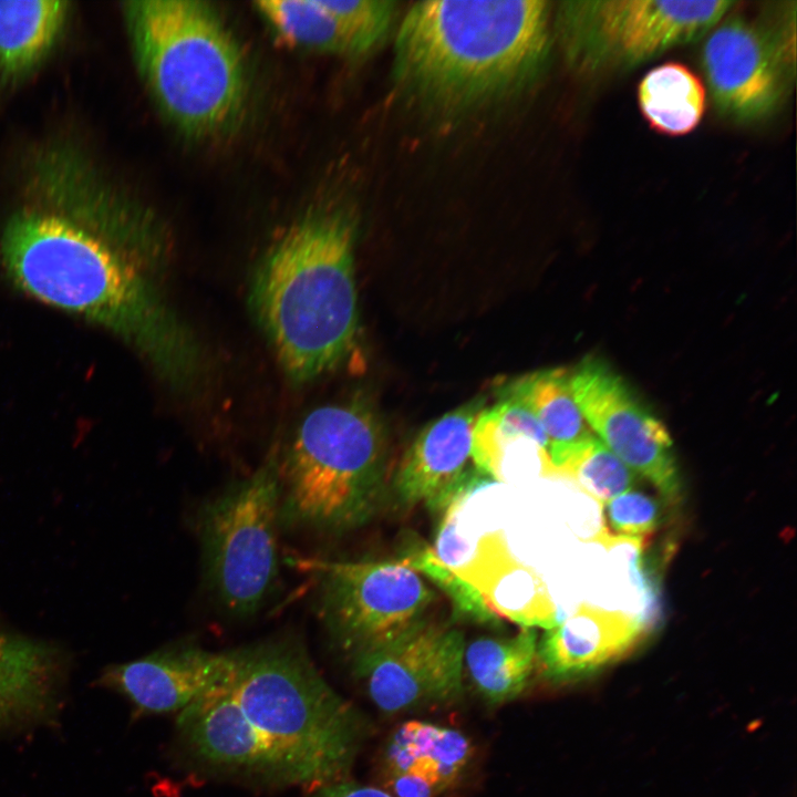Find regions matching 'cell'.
Returning a JSON list of instances; mask_svg holds the SVG:
<instances>
[{
    "instance_id": "obj_19",
    "label": "cell",
    "mask_w": 797,
    "mask_h": 797,
    "mask_svg": "<svg viewBox=\"0 0 797 797\" xmlns=\"http://www.w3.org/2000/svg\"><path fill=\"white\" fill-rule=\"evenodd\" d=\"M538 635L522 628L511 636H479L465 644L464 667L482 698L491 706L510 702L525 690L537 663Z\"/></svg>"
},
{
    "instance_id": "obj_3",
    "label": "cell",
    "mask_w": 797,
    "mask_h": 797,
    "mask_svg": "<svg viewBox=\"0 0 797 797\" xmlns=\"http://www.w3.org/2000/svg\"><path fill=\"white\" fill-rule=\"evenodd\" d=\"M549 6L542 0L414 3L394 42L398 87L420 106L445 114L527 89L548 62Z\"/></svg>"
},
{
    "instance_id": "obj_2",
    "label": "cell",
    "mask_w": 797,
    "mask_h": 797,
    "mask_svg": "<svg viewBox=\"0 0 797 797\" xmlns=\"http://www.w3.org/2000/svg\"><path fill=\"white\" fill-rule=\"evenodd\" d=\"M176 726L206 769L310 790L346 779L366 732L293 636L234 649L226 677L182 710Z\"/></svg>"
},
{
    "instance_id": "obj_28",
    "label": "cell",
    "mask_w": 797,
    "mask_h": 797,
    "mask_svg": "<svg viewBox=\"0 0 797 797\" xmlns=\"http://www.w3.org/2000/svg\"><path fill=\"white\" fill-rule=\"evenodd\" d=\"M310 797H393L385 789L346 779L311 790Z\"/></svg>"
},
{
    "instance_id": "obj_10",
    "label": "cell",
    "mask_w": 797,
    "mask_h": 797,
    "mask_svg": "<svg viewBox=\"0 0 797 797\" xmlns=\"http://www.w3.org/2000/svg\"><path fill=\"white\" fill-rule=\"evenodd\" d=\"M795 12L772 27L735 15L710 31L701 64L721 114L754 122L779 106L795 74Z\"/></svg>"
},
{
    "instance_id": "obj_11",
    "label": "cell",
    "mask_w": 797,
    "mask_h": 797,
    "mask_svg": "<svg viewBox=\"0 0 797 797\" xmlns=\"http://www.w3.org/2000/svg\"><path fill=\"white\" fill-rule=\"evenodd\" d=\"M575 401L594 435L636 476L671 503L681 478L665 425L602 359L586 356L570 371Z\"/></svg>"
},
{
    "instance_id": "obj_22",
    "label": "cell",
    "mask_w": 797,
    "mask_h": 797,
    "mask_svg": "<svg viewBox=\"0 0 797 797\" xmlns=\"http://www.w3.org/2000/svg\"><path fill=\"white\" fill-rule=\"evenodd\" d=\"M52 675L51 655L43 646L0 632V720L19 717L20 705L28 714L34 702L43 708Z\"/></svg>"
},
{
    "instance_id": "obj_7",
    "label": "cell",
    "mask_w": 797,
    "mask_h": 797,
    "mask_svg": "<svg viewBox=\"0 0 797 797\" xmlns=\"http://www.w3.org/2000/svg\"><path fill=\"white\" fill-rule=\"evenodd\" d=\"M281 474L278 448L248 477L206 501L198 511L207 584L232 617L253 615L278 577Z\"/></svg>"
},
{
    "instance_id": "obj_13",
    "label": "cell",
    "mask_w": 797,
    "mask_h": 797,
    "mask_svg": "<svg viewBox=\"0 0 797 797\" xmlns=\"http://www.w3.org/2000/svg\"><path fill=\"white\" fill-rule=\"evenodd\" d=\"M484 408V400L470 401L418 433L393 479L394 493L402 504H423L435 515L446 514L491 479L469 464L473 428Z\"/></svg>"
},
{
    "instance_id": "obj_12",
    "label": "cell",
    "mask_w": 797,
    "mask_h": 797,
    "mask_svg": "<svg viewBox=\"0 0 797 797\" xmlns=\"http://www.w3.org/2000/svg\"><path fill=\"white\" fill-rule=\"evenodd\" d=\"M465 638L448 624L424 620L393 642L351 658L375 706L408 712L460 698Z\"/></svg>"
},
{
    "instance_id": "obj_26",
    "label": "cell",
    "mask_w": 797,
    "mask_h": 797,
    "mask_svg": "<svg viewBox=\"0 0 797 797\" xmlns=\"http://www.w3.org/2000/svg\"><path fill=\"white\" fill-rule=\"evenodd\" d=\"M425 575L449 598L456 617L477 624L498 627L501 618L485 597L468 581L454 572L431 548L417 549L403 558Z\"/></svg>"
},
{
    "instance_id": "obj_21",
    "label": "cell",
    "mask_w": 797,
    "mask_h": 797,
    "mask_svg": "<svg viewBox=\"0 0 797 797\" xmlns=\"http://www.w3.org/2000/svg\"><path fill=\"white\" fill-rule=\"evenodd\" d=\"M640 111L658 133L681 136L702 121L706 93L702 81L687 66L669 62L650 70L638 86Z\"/></svg>"
},
{
    "instance_id": "obj_8",
    "label": "cell",
    "mask_w": 797,
    "mask_h": 797,
    "mask_svg": "<svg viewBox=\"0 0 797 797\" xmlns=\"http://www.w3.org/2000/svg\"><path fill=\"white\" fill-rule=\"evenodd\" d=\"M737 2L563 1L557 31L577 71L630 68L707 34Z\"/></svg>"
},
{
    "instance_id": "obj_4",
    "label": "cell",
    "mask_w": 797,
    "mask_h": 797,
    "mask_svg": "<svg viewBox=\"0 0 797 797\" xmlns=\"http://www.w3.org/2000/svg\"><path fill=\"white\" fill-rule=\"evenodd\" d=\"M354 240L345 213H310L275 242L252 277L251 309L293 382L332 370L354 344Z\"/></svg>"
},
{
    "instance_id": "obj_1",
    "label": "cell",
    "mask_w": 797,
    "mask_h": 797,
    "mask_svg": "<svg viewBox=\"0 0 797 797\" xmlns=\"http://www.w3.org/2000/svg\"><path fill=\"white\" fill-rule=\"evenodd\" d=\"M39 159L1 234L11 281L121 337L169 385H194L203 352L154 281L159 238L79 157L55 151Z\"/></svg>"
},
{
    "instance_id": "obj_15",
    "label": "cell",
    "mask_w": 797,
    "mask_h": 797,
    "mask_svg": "<svg viewBox=\"0 0 797 797\" xmlns=\"http://www.w3.org/2000/svg\"><path fill=\"white\" fill-rule=\"evenodd\" d=\"M649 631L635 614L583 602L538 639L537 663L552 681L583 677L631 653Z\"/></svg>"
},
{
    "instance_id": "obj_20",
    "label": "cell",
    "mask_w": 797,
    "mask_h": 797,
    "mask_svg": "<svg viewBox=\"0 0 797 797\" xmlns=\"http://www.w3.org/2000/svg\"><path fill=\"white\" fill-rule=\"evenodd\" d=\"M68 1L0 0V79L31 70L56 40Z\"/></svg>"
},
{
    "instance_id": "obj_17",
    "label": "cell",
    "mask_w": 797,
    "mask_h": 797,
    "mask_svg": "<svg viewBox=\"0 0 797 797\" xmlns=\"http://www.w3.org/2000/svg\"><path fill=\"white\" fill-rule=\"evenodd\" d=\"M508 397L526 406L549 441V476L579 447L596 437L582 416L570 389V371L555 368L524 375L503 389Z\"/></svg>"
},
{
    "instance_id": "obj_25",
    "label": "cell",
    "mask_w": 797,
    "mask_h": 797,
    "mask_svg": "<svg viewBox=\"0 0 797 797\" xmlns=\"http://www.w3.org/2000/svg\"><path fill=\"white\" fill-rule=\"evenodd\" d=\"M555 477L566 478L598 505L635 487L636 476L596 436L557 469Z\"/></svg>"
},
{
    "instance_id": "obj_9",
    "label": "cell",
    "mask_w": 797,
    "mask_h": 797,
    "mask_svg": "<svg viewBox=\"0 0 797 797\" xmlns=\"http://www.w3.org/2000/svg\"><path fill=\"white\" fill-rule=\"evenodd\" d=\"M320 576L319 611L350 658L401 638L423 622L435 594L406 560L300 561Z\"/></svg>"
},
{
    "instance_id": "obj_24",
    "label": "cell",
    "mask_w": 797,
    "mask_h": 797,
    "mask_svg": "<svg viewBox=\"0 0 797 797\" xmlns=\"http://www.w3.org/2000/svg\"><path fill=\"white\" fill-rule=\"evenodd\" d=\"M255 6L287 43L311 51L355 56L350 40L322 0H263Z\"/></svg>"
},
{
    "instance_id": "obj_23",
    "label": "cell",
    "mask_w": 797,
    "mask_h": 797,
    "mask_svg": "<svg viewBox=\"0 0 797 797\" xmlns=\"http://www.w3.org/2000/svg\"><path fill=\"white\" fill-rule=\"evenodd\" d=\"M673 505L656 490L636 485L599 505V527L587 541L604 549L631 545L641 551L663 527Z\"/></svg>"
},
{
    "instance_id": "obj_16",
    "label": "cell",
    "mask_w": 797,
    "mask_h": 797,
    "mask_svg": "<svg viewBox=\"0 0 797 797\" xmlns=\"http://www.w3.org/2000/svg\"><path fill=\"white\" fill-rule=\"evenodd\" d=\"M472 754V744L460 731L406 721L383 751V789L393 797H439L462 778Z\"/></svg>"
},
{
    "instance_id": "obj_18",
    "label": "cell",
    "mask_w": 797,
    "mask_h": 797,
    "mask_svg": "<svg viewBox=\"0 0 797 797\" xmlns=\"http://www.w3.org/2000/svg\"><path fill=\"white\" fill-rule=\"evenodd\" d=\"M540 456L542 476H549V441L532 413L522 404L503 397L479 414L472 435V460L493 480L506 469L522 465V451Z\"/></svg>"
},
{
    "instance_id": "obj_6",
    "label": "cell",
    "mask_w": 797,
    "mask_h": 797,
    "mask_svg": "<svg viewBox=\"0 0 797 797\" xmlns=\"http://www.w3.org/2000/svg\"><path fill=\"white\" fill-rule=\"evenodd\" d=\"M384 467V434L368 407L312 410L280 459V527L340 534L364 525L381 506Z\"/></svg>"
},
{
    "instance_id": "obj_5",
    "label": "cell",
    "mask_w": 797,
    "mask_h": 797,
    "mask_svg": "<svg viewBox=\"0 0 797 797\" xmlns=\"http://www.w3.org/2000/svg\"><path fill=\"white\" fill-rule=\"evenodd\" d=\"M125 11L139 69L169 120L194 135L232 123L245 104L247 73L215 9L195 0H141Z\"/></svg>"
},
{
    "instance_id": "obj_27",
    "label": "cell",
    "mask_w": 797,
    "mask_h": 797,
    "mask_svg": "<svg viewBox=\"0 0 797 797\" xmlns=\"http://www.w3.org/2000/svg\"><path fill=\"white\" fill-rule=\"evenodd\" d=\"M335 17L354 50L355 56L371 53L387 38L396 17L391 0H322Z\"/></svg>"
},
{
    "instance_id": "obj_14",
    "label": "cell",
    "mask_w": 797,
    "mask_h": 797,
    "mask_svg": "<svg viewBox=\"0 0 797 797\" xmlns=\"http://www.w3.org/2000/svg\"><path fill=\"white\" fill-rule=\"evenodd\" d=\"M234 662V650L213 652L177 644L107 667L100 683L124 696L143 715L180 712L219 684Z\"/></svg>"
}]
</instances>
